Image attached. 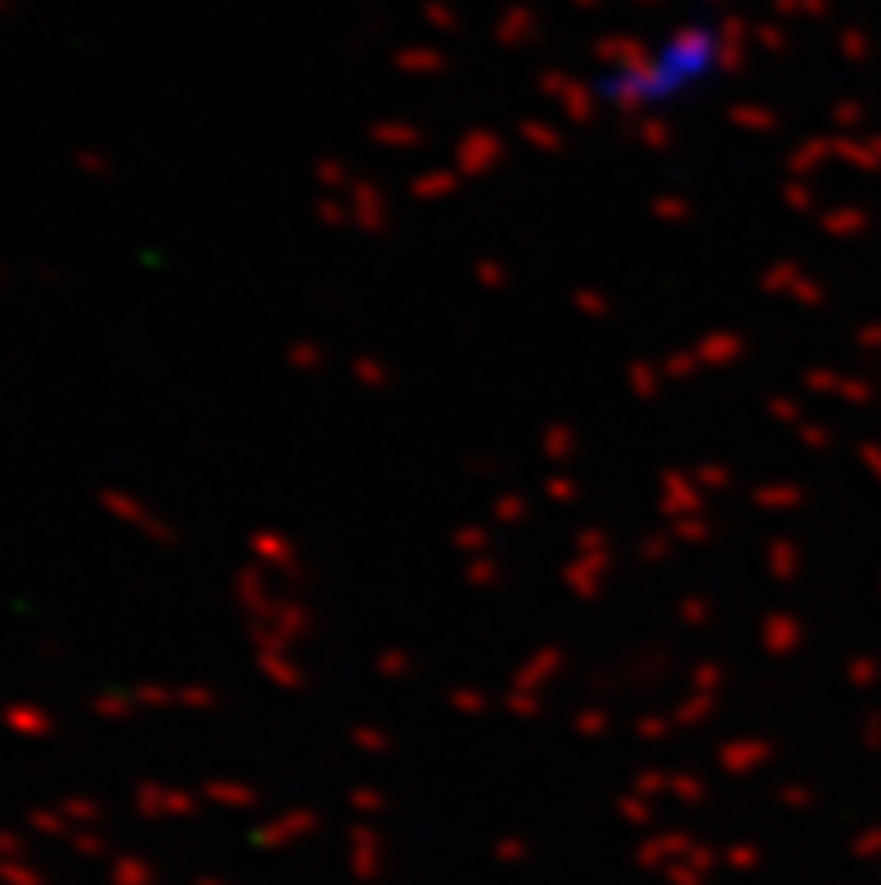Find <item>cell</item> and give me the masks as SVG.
I'll use <instances>...</instances> for the list:
<instances>
[{
    "label": "cell",
    "instance_id": "6da1fadb",
    "mask_svg": "<svg viewBox=\"0 0 881 885\" xmlns=\"http://www.w3.org/2000/svg\"><path fill=\"white\" fill-rule=\"evenodd\" d=\"M733 27L711 10H684L607 50L590 72V99L620 122H656L702 104L733 72Z\"/></svg>",
    "mask_w": 881,
    "mask_h": 885
}]
</instances>
